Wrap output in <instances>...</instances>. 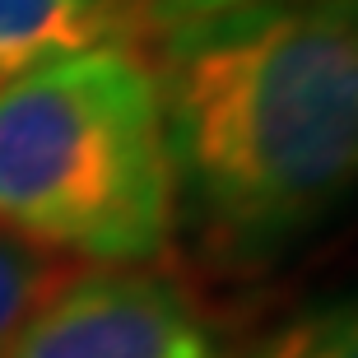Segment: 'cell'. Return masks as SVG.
<instances>
[{"instance_id": "cell-1", "label": "cell", "mask_w": 358, "mask_h": 358, "mask_svg": "<svg viewBox=\"0 0 358 358\" xmlns=\"http://www.w3.org/2000/svg\"><path fill=\"white\" fill-rule=\"evenodd\" d=\"M154 38L177 228L224 270L270 266L354 182V0H261Z\"/></svg>"}, {"instance_id": "cell-2", "label": "cell", "mask_w": 358, "mask_h": 358, "mask_svg": "<svg viewBox=\"0 0 358 358\" xmlns=\"http://www.w3.org/2000/svg\"><path fill=\"white\" fill-rule=\"evenodd\" d=\"M0 233L98 266L168 252L177 210L159 89L126 42L0 80Z\"/></svg>"}, {"instance_id": "cell-3", "label": "cell", "mask_w": 358, "mask_h": 358, "mask_svg": "<svg viewBox=\"0 0 358 358\" xmlns=\"http://www.w3.org/2000/svg\"><path fill=\"white\" fill-rule=\"evenodd\" d=\"M5 358H219V345L177 284L103 266L61 279Z\"/></svg>"}, {"instance_id": "cell-4", "label": "cell", "mask_w": 358, "mask_h": 358, "mask_svg": "<svg viewBox=\"0 0 358 358\" xmlns=\"http://www.w3.org/2000/svg\"><path fill=\"white\" fill-rule=\"evenodd\" d=\"M117 33H126V19L107 0H0V80L52 56L103 47Z\"/></svg>"}, {"instance_id": "cell-5", "label": "cell", "mask_w": 358, "mask_h": 358, "mask_svg": "<svg viewBox=\"0 0 358 358\" xmlns=\"http://www.w3.org/2000/svg\"><path fill=\"white\" fill-rule=\"evenodd\" d=\"M66 279L61 256H47L28 242L0 233V358L10 354L28 317L42 307V298Z\"/></svg>"}, {"instance_id": "cell-6", "label": "cell", "mask_w": 358, "mask_h": 358, "mask_svg": "<svg viewBox=\"0 0 358 358\" xmlns=\"http://www.w3.org/2000/svg\"><path fill=\"white\" fill-rule=\"evenodd\" d=\"M247 358H358L354 303H326L284 321Z\"/></svg>"}, {"instance_id": "cell-7", "label": "cell", "mask_w": 358, "mask_h": 358, "mask_svg": "<svg viewBox=\"0 0 358 358\" xmlns=\"http://www.w3.org/2000/svg\"><path fill=\"white\" fill-rule=\"evenodd\" d=\"M238 5H261V0H163L149 14L135 19L131 33H163L173 24H186V19H200V14H219V10H238Z\"/></svg>"}, {"instance_id": "cell-8", "label": "cell", "mask_w": 358, "mask_h": 358, "mask_svg": "<svg viewBox=\"0 0 358 358\" xmlns=\"http://www.w3.org/2000/svg\"><path fill=\"white\" fill-rule=\"evenodd\" d=\"M107 5H117V10H121V19H126V33H131L135 19H140V14H149L154 5H163V0H107Z\"/></svg>"}]
</instances>
